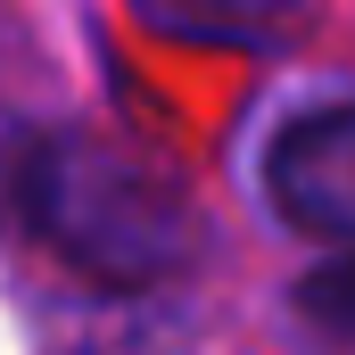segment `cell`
I'll use <instances>...</instances> for the list:
<instances>
[{
	"mask_svg": "<svg viewBox=\"0 0 355 355\" xmlns=\"http://www.w3.org/2000/svg\"><path fill=\"white\" fill-rule=\"evenodd\" d=\"M25 223L107 289H157L198 257V207L166 166L99 141V132H50L17 166Z\"/></svg>",
	"mask_w": 355,
	"mask_h": 355,
	"instance_id": "1",
	"label": "cell"
},
{
	"mask_svg": "<svg viewBox=\"0 0 355 355\" xmlns=\"http://www.w3.org/2000/svg\"><path fill=\"white\" fill-rule=\"evenodd\" d=\"M265 198L272 215L306 240L355 248V99L306 107L272 132L265 149Z\"/></svg>",
	"mask_w": 355,
	"mask_h": 355,
	"instance_id": "2",
	"label": "cell"
},
{
	"mask_svg": "<svg viewBox=\"0 0 355 355\" xmlns=\"http://www.w3.org/2000/svg\"><path fill=\"white\" fill-rule=\"evenodd\" d=\"M297 314L322 322V331H339V339H355V248L331 257V265H314L306 281H297Z\"/></svg>",
	"mask_w": 355,
	"mask_h": 355,
	"instance_id": "3",
	"label": "cell"
}]
</instances>
